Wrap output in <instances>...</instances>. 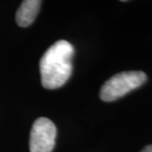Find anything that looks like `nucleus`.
<instances>
[{"instance_id":"nucleus-2","label":"nucleus","mask_w":152,"mask_h":152,"mask_svg":"<svg viewBox=\"0 0 152 152\" xmlns=\"http://www.w3.org/2000/svg\"><path fill=\"white\" fill-rule=\"evenodd\" d=\"M146 80V75L143 71H124L118 73L112 76L102 85L100 91V98L107 102H113L140 87Z\"/></svg>"},{"instance_id":"nucleus-5","label":"nucleus","mask_w":152,"mask_h":152,"mask_svg":"<svg viewBox=\"0 0 152 152\" xmlns=\"http://www.w3.org/2000/svg\"><path fill=\"white\" fill-rule=\"evenodd\" d=\"M140 152H152V145H149L145 146Z\"/></svg>"},{"instance_id":"nucleus-1","label":"nucleus","mask_w":152,"mask_h":152,"mask_svg":"<svg viewBox=\"0 0 152 152\" xmlns=\"http://www.w3.org/2000/svg\"><path fill=\"white\" fill-rule=\"evenodd\" d=\"M75 49L65 40L56 42L42 55L40 61L42 85L44 88L53 90L64 86L69 79Z\"/></svg>"},{"instance_id":"nucleus-4","label":"nucleus","mask_w":152,"mask_h":152,"mask_svg":"<svg viewBox=\"0 0 152 152\" xmlns=\"http://www.w3.org/2000/svg\"><path fill=\"white\" fill-rule=\"evenodd\" d=\"M42 1L25 0L21 3L16 12L15 20L20 27H26L31 25L37 16Z\"/></svg>"},{"instance_id":"nucleus-3","label":"nucleus","mask_w":152,"mask_h":152,"mask_svg":"<svg viewBox=\"0 0 152 152\" xmlns=\"http://www.w3.org/2000/svg\"><path fill=\"white\" fill-rule=\"evenodd\" d=\"M57 129L48 118H39L34 122L30 134L31 152H52L55 145Z\"/></svg>"}]
</instances>
